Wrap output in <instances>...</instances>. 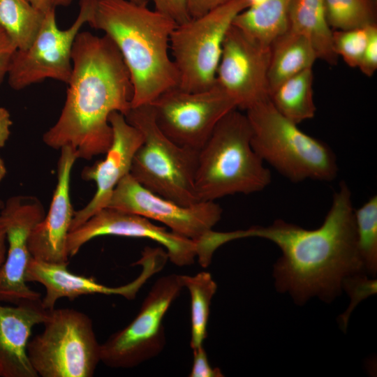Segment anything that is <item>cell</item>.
Returning <instances> with one entry per match:
<instances>
[{"instance_id": "cell-1", "label": "cell", "mask_w": 377, "mask_h": 377, "mask_svg": "<svg viewBox=\"0 0 377 377\" xmlns=\"http://www.w3.org/2000/svg\"><path fill=\"white\" fill-rule=\"evenodd\" d=\"M354 210L350 189L342 182L318 228L308 230L278 219L267 227L246 230V237L266 239L281 251L274 265L278 291L288 293L300 305L313 297L330 302L341 294L346 279L366 273L357 247Z\"/></svg>"}, {"instance_id": "cell-2", "label": "cell", "mask_w": 377, "mask_h": 377, "mask_svg": "<svg viewBox=\"0 0 377 377\" xmlns=\"http://www.w3.org/2000/svg\"><path fill=\"white\" fill-rule=\"evenodd\" d=\"M71 59L64 107L43 140L55 149L70 147L77 158L90 160L110 148L113 133L109 116L114 111L128 114L133 85L119 51L105 34L80 31Z\"/></svg>"}, {"instance_id": "cell-3", "label": "cell", "mask_w": 377, "mask_h": 377, "mask_svg": "<svg viewBox=\"0 0 377 377\" xmlns=\"http://www.w3.org/2000/svg\"><path fill=\"white\" fill-rule=\"evenodd\" d=\"M88 24L119 51L133 85L131 108L151 104L178 86L170 48L177 24L172 18L130 0H97Z\"/></svg>"}, {"instance_id": "cell-4", "label": "cell", "mask_w": 377, "mask_h": 377, "mask_svg": "<svg viewBox=\"0 0 377 377\" xmlns=\"http://www.w3.org/2000/svg\"><path fill=\"white\" fill-rule=\"evenodd\" d=\"M271 173L251 145L246 114L235 108L216 124L198 150L195 188L200 201L265 189Z\"/></svg>"}, {"instance_id": "cell-5", "label": "cell", "mask_w": 377, "mask_h": 377, "mask_svg": "<svg viewBox=\"0 0 377 377\" xmlns=\"http://www.w3.org/2000/svg\"><path fill=\"white\" fill-rule=\"evenodd\" d=\"M251 130V145L264 161L290 181L330 182L338 165L332 149L299 128L283 116L269 97L246 110Z\"/></svg>"}, {"instance_id": "cell-6", "label": "cell", "mask_w": 377, "mask_h": 377, "mask_svg": "<svg viewBox=\"0 0 377 377\" xmlns=\"http://www.w3.org/2000/svg\"><path fill=\"white\" fill-rule=\"evenodd\" d=\"M125 117L142 136L129 174L145 188L179 205L200 202L195 188L198 150L178 145L165 136L150 104L131 108Z\"/></svg>"}, {"instance_id": "cell-7", "label": "cell", "mask_w": 377, "mask_h": 377, "mask_svg": "<svg viewBox=\"0 0 377 377\" xmlns=\"http://www.w3.org/2000/svg\"><path fill=\"white\" fill-rule=\"evenodd\" d=\"M43 331L29 340L27 354L38 376L91 377L101 360L91 319L69 308L49 310Z\"/></svg>"}, {"instance_id": "cell-8", "label": "cell", "mask_w": 377, "mask_h": 377, "mask_svg": "<svg viewBox=\"0 0 377 377\" xmlns=\"http://www.w3.org/2000/svg\"><path fill=\"white\" fill-rule=\"evenodd\" d=\"M248 0H229L208 13L177 24L170 36V54L178 87L188 91L214 84L226 34Z\"/></svg>"}, {"instance_id": "cell-9", "label": "cell", "mask_w": 377, "mask_h": 377, "mask_svg": "<svg viewBox=\"0 0 377 377\" xmlns=\"http://www.w3.org/2000/svg\"><path fill=\"white\" fill-rule=\"evenodd\" d=\"M183 288L179 274L159 278L134 319L101 344V362L111 368L129 369L157 356L165 345L164 316Z\"/></svg>"}, {"instance_id": "cell-10", "label": "cell", "mask_w": 377, "mask_h": 377, "mask_svg": "<svg viewBox=\"0 0 377 377\" xmlns=\"http://www.w3.org/2000/svg\"><path fill=\"white\" fill-rule=\"evenodd\" d=\"M97 0H80L79 13L66 29L57 24L55 8L48 10L29 47L17 50L8 71V84L15 90L43 82L47 78L68 83L72 71V50L80 30L89 21Z\"/></svg>"}, {"instance_id": "cell-11", "label": "cell", "mask_w": 377, "mask_h": 377, "mask_svg": "<svg viewBox=\"0 0 377 377\" xmlns=\"http://www.w3.org/2000/svg\"><path fill=\"white\" fill-rule=\"evenodd\" d=\"M158 127L172 142L199 150L219 121L237 108L235 101L215 81L209 89L188 91L171 88L151 104Z\"/></svg>"}, {"instance_id": "cell-12", "label": "cell", "mask_w": 377, "mask_h": 377, "mask_svg": "<svg viewBox=\"0 0 377 377\" xmlns=\"http://www.w3.org/2000/svg\"><path fill=\"white\" fill-rule=\"evenodd\" d=\"M107 207L160 222L175 234L195 243L212 230L223 212L215 201L179 205L145 188L130 174L118 183Z\"/></svg>"}, {"instance_id": "cell-13", "label": "cell", "mask_w": 377, "mask_h": 377, "mask_svg": "<svg viewBox=\"0 0 377 377\" xmlns=\"http://www.w3.org/2000/svg\"><path fill=\"white\" fill-rule=\"evenodd\" d=\"M41 202L31 195L9 198L0 212V224L5 232L8 249L0 267V302L13 304L24 300L41 299L40 294L27 285L25 274L32 258L29 239L34 228L45 217Z\"/></svg>"}, {"instance_id": "cell-14", "label": "cell", "mask_w": 377, "mask_h": 377, "mask_svg": "<svg viewBox=\"0 0 377 377\" xmlns=\"http://www.w3.org/2000/svg\"><path fill=\"white\" fill-rule=\"evenodd\" d=\"M270 47H265L232 24L223 41L216 82L246 110L269 97Z\"/></svg>"}, {"instance_id": "cell-15", "label": "cell", "mask_w": 377, "mask_h": 377, "mask_svg": "<svg viewBox=\"0 0 377 377\" xmlns=\"http://www.w3.org/2000/svg\"><path fill=\"white\" fill-rule=\"evenodd\" d=\"M105 235L145 238L156 242L165 248L170 261L178 266L191 265L197 256L195 242L156 225L144 216L105 207L69 232L66 242L69 258L75 256L91 239Z\"/></svg>"}, {"instance_id": "cell-16", "label": "cell", "mask_w": 377, "mask_h": 377, "mask_svg": "<svg viewBox=\"0 0 377 377\" xmlns=\"http://www.w3.org/2000/svg\"><path fill=\"white\" fill-rule=\"evenodd\" d=\"M109 122L113 138L105 158L91 166L85 167L81 174L83 179L96 183V191L86 206L74 212L70 231L107 207L118 183L130 173L133 156L142 142L140 132L127 121L122 113L112 112L109 116Z\"/></svg>"}, {"instance_id": "cell-17", "label": "cell", "mask_w": 377, "mask_h": 377, "mask_svg": "<svg viewBox=\"0 0 377 377\" xmlns=\"http://www.w3.org/2000/svg\"><path fill=\"white\" fill-rule=\"evenodd\" d=\"M57 183L48 213L34 228L29 239L31 256L44 262L68 265L66 242L75 211L70 196L71 174L77 159L70 147L60 149Z\"/></svg>"}, {"instance_id": "cell-18", "label": "cell", "mask_w": 377, "mask_h": 377, "mask_svg": "<svg viewBox=\"0 0 377 377\" xmlns=\"http://www.w3.org/2000/svg\"><path fill=\"white\" fill-rule=\"evenodd\" d=\"M138 263L142 265L143 269L137 279L122 286L109 287L91 277L72 273L68 270L67 265L50 263L32 257L27 267L25 279L45 287V294L41 302L48 310L54 309L57 301L64 297L73 300L82 295L103 294L118 295L132 300L148 277L161 269L160 265L151 258L142 259Z\"/></svg>"}, {"instance_id": "cell-19", "label": "cell", "mask_w": 377, "mask_h": 377, "mask_svg": "<svg viewBox=\"0 0 377 377\" xmlns=\"http://www.w3.org/2000/svg\"><path fill=\"white\" fill-rule=\"evenodd\" d=\"M41 299L13 306L0 302V377L38 376L29 360L27 345L33 328L48 315Z\"/></svg>"}, {"instance_id": "cell-20", "label": "cell", "mask_w": 377, "mask_h": 377, "mask_svg": "<svg viewBox=\"0 0 377 377\" xmlns=\"http://www.w3.org/2000/svg\"><path fill=\"white\" fill-rule=\"evenodd\" d=\"M318 59L310 41L288 29L270 46L267 74L269 96L281 83L306 69Z\"/></svg>"}, {"instance_id": "cell-21", "label": "cell", "mask_w": 377, "mask_h": 377, "mask_svg": "<svg viewBox=\"0 0 377 377\" xmlns=\"http://www.w3.org/2000/svg\"><path fill=\"white\" fill-rule=\"evenodd\" d=\"M288 19L289 29L310 41L318 59L330 65L337 64L333 31L326 19L323 0H291Z\"/></svg>"}, {"instance_id": "cell-22", "label": "cell", "mask_w": 377, "mask_h": 377, "mask_svg": "<svg viewBox=\"0 0 377 377\" xmlns=\"http://www.w3.org/2000/svg\"><path fill=\"white\" fill-rule=\"evenodd\" d=\"M290 1L265 0L239 13L232 24L261 45L270 47L289 29Z\"/></svg>"}, {"instance_id": "cell-23", "label": "cell", "mask_w": 377, "mask_h": 377, "mask_svg": "<svg viewBox=\"0 0 377 377\" xmlns=\"http://www.w3.org/2000/svg\"><path fill=\"white\" fill-rule=\"evenodd\" d=\"M313 83V70L306 69L281 83L269 100L283 116L298 124L315 116Z\"/></svg>"}, {"instance_id": "cell-24", "label": "cell", "mask_w": 377, "mask_h": 377, "mask_svg": "<svg viewBox=\"0 0 377 377\" xmlns=\"http://www.w3.org/2000/svg\"><path fill=\"white\" fill-rule=\"evenodd\" d=\"M45 13L27 0H0V27L19 50H25L32 44Z\"/></svg>"}, {"instance_id": "cell-25", "label": "cell", "mask_w": 377, "mask_h": 377, "mask_svg": "<svg viewBox=\"0 0 377 377\" xmlns=\"http://www.w3.org/2000/svg\"><path fill=\"white\" fill-rule=\"evenodd\" d=\"M184 288L191 296V342L192 349L202 345L207 337V327L212 300L217 285L212 275L201 272L194 276L180 275Z\"/></svg>"}, {"instance_id": "cell-26", "label": "cell", "mask_w": 377, "mask_h": 377, "mask_svg": "<svg viewBox=\"0 0 377 377\" xmlns=\"http://www.w3.org/2000/svg\"><path fill=\"white\" fill-rule=\"evenodd\" d=\"M327 23L334 30L376 24V0H323Z\"/></svg>"}, {"instance_id": "cell-27", "label": "cell", "mask_w": 377, "mask_h": 377, "mask_svg": "<svg viewBox=\"0 0 377 377\" xmlns=\"http://www.w3.org/2000/svg\"><path fill=\"white\" fill-rule=\"evenodd\" d=\"M357 247L366 273L377 272V195L354 210Z\"/></svg>"}, {"instance_id": "cell-28", "label": "cell", "mask_w": 377, "mask_h": 377, "mask_svg": "<svg viewBox=\"0 0 377 377\" xmlns=\"http://www.w3.org/2000/svg\"><path fill=\"white\" fill-rule=\"evenodd\" d=\"M370 26L332 31L334 50L350 67H358L360 64L367 45Z\"/></svg>"}, {"instance_id": "cell-29", "label": "cell", "mask_w": 377, "mask_h": 377, "mask_svg": "<svg viewBox=\"0 0 377 377\" xmlns=\"http://www.w3.org/2000/svg\"><path fill=\"white\" fill-rule=\"evenodd\" d=\"M366 273L354 274L346 279L343 283V288L351 297V303L348 310L341 316L343 325L346 326L350 312L355 306L364 298L376 293V280L368 279Z\"/></svg>"}, {"instance_id": "cell-30", "label": "cell", "mask_w": 377, "mask_h": 377, "mask_svg": "<svg viewBox=\"0 0 377 377\" xmlns=\"http://www.w3.org/2000/svg\"><path fill=\"white\" fill-rule=\"evenodd\" d=\"M358 68L368 77L372 76L377 69V24L369 27L367 45Z\"/></svg>"}, {"instance_id": "cell-31", "label": "cell", "mask_w": 377, "mask_h": 377, "mask_svg": "<svg viewBox=\"0 0 377 377\" xmlns=\"http://www.w3.org/2000/svg\"><path fill=\"white\" fill-rule=\"evenodd\" d=\"M154 9L170 17L176 23L182 24L191 17L188 12L186 0H151Z\"/></svg>"}, {"instance_id": "cell-32", "label": "cell", "mask_w": 377, "mask_h": 377, "mask_svg": "<svg viewBox=\"0 0 377 377\" xmlns=\"http://www.w3.org/2000/svg\"><path fill=\"white\" fill-rule=\"evenodd\" d=\"M193 360L190 377H222L219 368L212 367L209 363L203 345L193 349Z\"/></svg>"}, {"instance_id": "cell-33", "label": "cell", "mask_w": 377, "mask_h": 377, "mask_svg": "<svg viewBox=\"0 0 377 377\" xmlns=\"http://www.w3.org/2000/svg\"><path fill=\"white\" fill-rule=\"evenodd\" d=\"M16 50L17 47L9 36L0 27V84L8 74L11 59Z\"/></svg>"}, {"instance_id": "cell-34", "label": "cell", "mask_w": 377, "mask_h": 377, "mask_svg": "<svg viewBox=\"0 0 377 377\" xmlns=\"http://www.w3.org/2000/svg\"><path fill=\"white\" fill-rule=\"evenodd\" d=\"M229 0H186L188 12L191 17L201 16Z\"/></svg>"}, {"instance_id": "cell-35", "label": "cell", "mask_w": 377, "mask_h": 377, "mask_svg": "<svg viewBox=\"0 0 377 377\" xmlns=\"http://www.w3.org/2000/svg\"><path fill=\"white\" fill-rule=\"evenodd\" d=\"M13 121L9 112L0 107V147H3L8 140Z\"/></svg>"}, {"instance_id": "cell-36", "label": "cell", "mask_w": 377, "mask_h": 377, "mask_svg": "<svg viewBox=\"0 0 377 377\" xmlns=\"http://www.w3.org/2000/svg\"><path fill=\"white\" fill-rule=\"evenodd\" d=\"M34 8L45 13L52 8L50 0H27Z\"/></svg>"}, {"instance_id": "cell-37", "label": "cell", "mask_w": 377, "mask_h": 377, "mask_svg": "<svg viewBox=\"0 0 377 377\" xmlns=\"http://www.w3.org/2000/svg\"><path fill=\"white\" fill-rule=\"evenodd\" d=\"M6 238L3 226L0 224V267L4 262L6 255Z\"/></svg>"}, {"instance_id": "cell-38", "label": "cell", "mask_w": 377, "mask_h": 377, "mask_svg": "<svg viewBox=\"0 0 377 377\" xmlns=\"http://www.w3.org/2000/svg\"><path fill=\"white\" fill-rule=\"evenodd\" d=\"M52 5L56 6H66L69 5L72 0H50ZM138 4L147 5L149 0H130Z\"/></svg>"}, {"instance_id": "cell-39", "label": "cell", "mask_w": 377, "mask_h": 377, "mask_svg": "<svg viewBox=\"0 0 377 377\" xmlns=\"http://www.w3.org/2000/svg\"><path fill=\"white\" fill-rule=\"evenodd\" d=\"M7 172L6 165L0 156V182L3 179Z\"/></svg>"}, {"instance_id": "cell-40", "label": "cell", "mask_w": 377, "mask_h": 377, "mask_svg": "<svg viewBox=\"0 0 377 377\" xmlns=\"http://www.w3.org/2000/svg\"><path fill=\"white\" fill-rule=\"evenodd\" d=\"M265 0H248L249 4V7L258 6L262 2H263Z\"/></svg>"}, {"instance_id": "cell-41", "label": "cell", "mask_w": 377, "mask_h": 377, "mask_svg": "<svg viewBox=\"0 0 377 377\" xmlns=\"http://www.w3.org/2000/svg\"><path fill=\"white\" fill-rule=\"evenodd\" d=\"M4 203L3 201H2L1 199H0V209H1L3 206H4Z\"/></svg>"}]
</instances>
